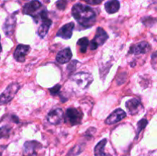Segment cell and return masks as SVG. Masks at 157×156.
I'll use <instances>...</instances> for the list:
<instances>
[{"instance_id": "obj_3", "label": "cell", "mask_w": 157, "mask_h": 156, "mask_svg": "<svg viewBox=\"0 0 157 156\" xmlns=\"http://www.w3.org/2000/svg\"><path fill=\"white\" fill-rule=\"evenodd\" d=\"M71 80L77 84L80 89L84 90L91 84L93 81V76L91 74L85 72H80L75 73L71 77Z\"/></svg>"}, {"instance_id": "obj_15", "label": "cell", "mask_w": 157, "mask_h": 156, "mask_svg": "<svg viewBox=\"0 0 157 156\" xmlns=\"http://www.w3.org/2000/svg\"><path fill=\"white\" fill-rule=\"evenodd\" d=\"M15 22H16V18L15 16H10L6 19V22L3 25V31L8 37H10L13 35L14 31H15Z\"/></svg>"}, {"instance_id": "obj_17", "label": "cell", "mask_w": 157, "mask_h": 156, "mask_svg": "<svg viewBox=\"0 0 157 156\" xmlns=\"http://www.w3.org/2000/svg\"><path fill=\"white\" fill-rule=\"evenodd\" d=\"M104 7H105V10L107 11V13L113 14L119 11L121 4L118 0H110L105 3Z\"/></svg>"}, {"instance_id": "obj_8", "label": "cell", "mask_w": 157, "mask_h": 156, "mask_svg": "<svg viewBox=\"0 0 157 156\" xmlns=\"http://www.w3.org/2000/svg\"><path fill=\"white\" fill-rule=\"evenodd\" d=\"M64 118V112L61 109L58 108L52 110L48 115V120L52 125H58Z\"/></svg>"}, {"instance_id": "obj_20", "label": "cell", "mask_w": 157, "mask_h": 156, "mask_svg": "<svg viewBox=\"0 0 157 156\" xmlns=\"http://www.w3.org/2000/svg\"><path fill=\"white\" fill-rule=\"evenodd\" d=\"M84 148V144H80V145H75L74 148L70 150L67 154V156H77L83 151Z\"/></svg>"}, {"instance_id": "obj_21", "label": "cell", "mask_w": 157, "mask_h": 156, "mask_svg": "<svg viewBox=\"0 0 157 156\" xmlns=\"http://www.w3.org/2000/svg\"><path fill=\"white\" fill-rule=\"evenodd\" d=\"M11 132V127L9 125H5L0 128V139L8 138Z\"/></svg>"}, {"instance_id": "obj_9", "label": "cell", "mask_w": 157, "mask_h": 156, "mask_svg": "<svg viewBox=\"0 0 157 156\" xmlns=\"http://www.w3.org/2000/svg\"><path fill=\"white\" fill-rule=\"evenodd\" d=\"M30 50V47L25 44H18L14 52V58L18 62H24L25 57Z\"/></svg>"}, {"instance_id": "obj_27", "label": "cell", "mask_w": 157, "mask_h": 156, "mask_svg": "<svg viewBox=\"0 0 157 156\" xmlns=\"http://www.w3.org/2000/svg\"><path fill=\"white\" fill-rule=\"evenodd\" d=\"M2 45H1V44H0V52L2 51Z\"/></svg>"}, {"instance_id": "obj_4", "label": "cell", "mask_w": 157, "mask_h": 156, "mask_svg": "<svg viewBox=\"0 0 157 156\" xmlns=\"http://www.w3.org/2000/svg\"><path fill=\"white\" fill-rule=\"evenodd\" d=\"M19 88L20 85L18 83H13L8 86L4 92L0 95V105H4L10 102L15 96Z\"/></svg>"}, {"instance_id": "obj_18", "label": "cell", "mask_w": 157, "mask_h": 156, "mask_svg": "<svg viewBox=\"0 0 157 156\" xmlns=\"http://www.w3.org/2000/svg\"><path fill=\"white\" fill-rule=\"evenodd\" d=\"M107 140L106 139H102L100 141L94 148V154L95 156H111L110 154H107L104 151V148H105L106 145H107Z\"/></svg>"}, {"instance_id": "obj_25", "label": "cell", "mask_w": 157, "mask_h": 156, "mask_svg": "<svg viewBox=\"0 0 157 156\" xmlns=\"http://www.w3.org/2000/svg\"><path fill=\"white\" fill-rule=\"evenodd\" d=\"M61 85L60 84H57L55 87H53L52 88L49 89V91H50L51 94L52 95H57L60 92V90H61Z\"/></svg>"}, {"instance_id": "obj_14", "label": "cell", "mask_w": 157, "mask_h": 156, "mask_svg": "<svg viewBox=\"0 0 157 156\" xmlns=\"http://www.w3.org/2000/svg\"><path fill=\"white\" fill-rule=\"evenodd\" d=\"M72 58V52L69 47L64 48L58 53L56 56V61L59 64H66L69 62Z\"/></svg>"}, {"instance_id": "obj_19", "label": "cell", "mask_w": 157, "mask_h": 156, "mask_svg": "<svg viewBox=\"0 0 157 156\" xmlns=\"http://www.w3.org/2000/svg\"><path fill=\"white\" fill-rule=\"evenodd\" d=\"M78 45L80 47V52L82 54L86 53L87 47L89 45V40L87 38H81L78 41Z\"/></svg>"}, {"instance_id": "obj_22", "label": "cell", "mask_w": 157, "mask_h": 156, "mask_svg": "<svg viewBox=\"0 0 157 156\" xmlns=\"http://www.w3.org/2000/svg\"><path fill=\"white\" fill-rule=\"evenodd\" d=\"M147 123H148V121L146 119H141L140 121L139 122H138L137 124V135H139V133L141 131H142L143 129H144V128L146 127V125H147Z\"/></svg>"}, {"instance_id": "obj_5", "label": "cell", "mask_w": 157, "mask_h": 156, "mask_svg": "<svg viewBox=\"0 0 157 156\" xmlns=\"http://www.w3.org/2000/svg\"><path fill=\"white\" fill-rule=\"evenodd\" d=\"M66 122H69L71 125H76L81 123L83 119V113L76 108H69L66 110Z\"/></svg>"}, {"instance_id": "obj_13", "label": "cell", "mask_w": 157, "mask_h": 156, "mask_svg": "<svg viewBox=\"0 0 157 156\" xmlns=\"http://www.w3.org/2000/svg\"><path fill=\"white\" fill-rule=\"evenodd\" d=\"M75 23L70 22L68 24H64L57 32V37H61L63 39H70L72 36Z\"/></svg>"}, {"instance_id": "obj_6", "label": "cell", "mask_w": 157, "mask_h": 156, "mask_svg": "<svg viewBox=\"0 0 157 156\" xmlns=\"http://www.w3.org/2000/svg\"><path fill=\"white\" fill-rule=\"evenodd\" d=\"M108 35L107 32L102 28L99 27L97 29L96 35H95L94 39L91 41L90 44V48L91 50H94L98 48L99 46L103 45L105 43V41L108 39Z\"/></svg>"}, {"instance_id": "obj_1", "label": "cell", "mask_w": 157, "mask_h": 156, "mask_svg": "<svg viewBox=\"0 0 157 156\" xmlns=\"http://www.w3.org/2000/svg\"><path fill=\"white\" fill-rule=\"evenodd\" d=\"M72 15L78 24L87 28L94 24L96 21V13L91 8L82 4L75 5L72 8Z\"/></svg>"}, {"instance_id": "obj_24", "label": "cell", "mask_w": 157, "mask_h": 156, "mask_svg": "<svg viewBox=\"0 0 157 156\" xmlns=\"http://www.w3.org/2000/svg\"><path fill=\"white\" fill-rule=\"evenodd\" d=\"M155 21H156V19L151 18V17H147V18H145V20H143V22L145 25L147 26H151L154 24Z\"/></svg>"}, {"instance_id": "obj_12", "label": "cell", "mask_w": 157, "mask_h": 156, "mask_svg": "<svg viewBox=\"0 0 157 156\" xmlns=\"http://www.w3.org/2000/svg\"><path fill=\"white\" fill-rule=\"evenodd\" d=\"M150 50V45L147 41H142L138 44L131 46L130 49V54H147Z\"/></svg>"}, {"instance_id": "obj_10", "label": "cell", "mask_w": 157, "mask_h": 156, "mask_svg": "<svg viewBox=\"0 0 157 156\" xmlns=\"http://www.w3.org/2000/svg\"><path fill=\"white\" fill-rule=\"evenodd\" d=\"M126 116H127V114L124 110H121V109H117L107 117V119L105 121V123L107 125H113V124L123 120Z\"/></svg>"}, {"instance_id": "obj_2", "label": "cell", "mask_w": 157, "mask_h": 156, "mask_svg": "<svg viewBox=\"0 0 157 156\" xmlns=\"http://www.w3.org/2000/svg\"><path fill=\"white\" fill-rule=\"evenodd\" d=\"M41 3L38 0H33L29 3H26L23 7V13L25 15H31L36 22H38L40 15L43 10Z\"/></svg>"}, {"instance_id": "obj_28", "label": "cell", "mask_w": 157, "mask_h": 156, "mask_svg": "<svg viewBox=\"0 0 157 156\" xmlns=\"http://www.w3.org/2000/svg\"><path fill=\"white\" fill-rule=\"evenodd\" d=\"M0 156H2V153L1 152H0Z\"/></svg>"}, {"instance_id": "obj_16", "label": "cell", "mask_w": 157, "mask_h": 156, "mask_svg": "<svg viewBox=\"0 0 157 156\" xmlns=\"http://www.w3.org/2000/svg\"><path fill=\"white\" fill-rule=\"evenodd\" d=\"M41 24L39 26L38 30V34L41 38H44L47 33L48 32L49 28H50L51 25H52V20L48 18V16L45 17V18H42L41 20Z\"/></svg>"}, {"instance_id": "obj_7", "label": "cell", "mask_w": 157, "mask_h": 156, "mask_svg": "<svg viewBox=\"0 0 157 156\" xmlns=\"http://www.w3.org/2000/svg\"><path fill=\"white\" fill-rule=\"evenodd\" d=\"M41 148V145L36 141H29L24 144L23 156H37V151Z\"/></svg>"}, {"instance_id": "obj_26", "label": "cell", "mask_w": 157, "mask_h": 156, "mask_svg": "<svg viewBox=\"0 0 157 156\" xmlns=\"http://www.w3.org/2000/svg\"><path fill=\"white\" fill-rule=\"evenodd\" d=\"M87 4L90 5H98L103 2V0H84Z\"/></svg>"}, {"instance_id": "obj_11", "label": "cell", "mask_w": 157, "mask_h": 156, "mask_svg": "<svg viewBox=\"0 0 157 156\" xmlns=\"http://www.w3.org/2000/svg\"><path fill=\"white\" fill-rule=\"evenodd\" d=\"M126 107H127L129 114L132 115V116L138 114L143 110V106L140 101L136 99H131L127 101Z\"/></svg>"}, {"instance_id": "obj_23", "label": "cell", "mask_w": 157, "mask_h": 156, "mask_svg": "<svg viewBox=\"0 0 157 156\" xmlns=\"http://www.w3.org/2000/svg\"><path fill=\"white\" fill-rule=\"evenodd\" d=\"M67 0H58L56 2V6L59 10H64L67 6Z\"/></svg>"}]
</instances>
